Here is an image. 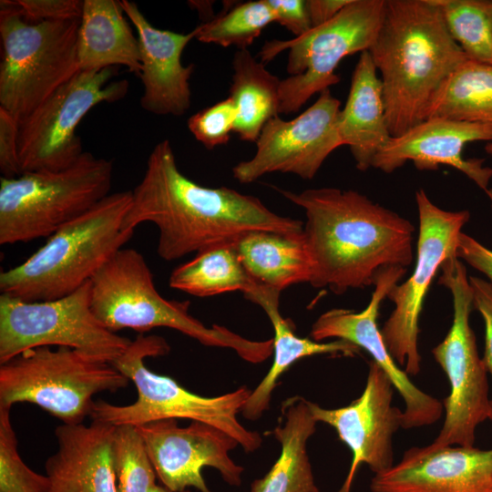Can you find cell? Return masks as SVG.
<instances>
[{"label":"cell","instance_id":"18","mask_svg":"<svg viewBox=\"0 0 492 492\" xmlns=\"http://www.w3.org/2000/svg\"><path fill=\"white\" fill-rule=\"evenodd\" d=\"M394 385L381 367L372 361L362 395L350 405L323 408L308 401L316 422L335 429L339 439L351 450L353 458L348 475L337 492H350L360 464L375 474L394 464L393 436L402 427L400 409L392 405Z\"/></svg>","mask_w":492,"mask_h":492},{"label":"cell","instance_id":"7","mask_svg":"<svg viewBox=\"0 0 492 492\" xmlns=\"http://www.w3.org/2000/svg\"><path fill=\"white\" fill-rule=\"evenodd\" d=\"M0 3V107L20 124L80 71V18L31 23L13 1Z\"/></svg>","mask_w":492,"mask_h":492},{"label":"cell","instance_id":"43","mask_svg":"<svg viewBox=\"0 0 492 492\" xmlns=\"http://www.w3.org/2000/svg\"><path fill=\"white\" fill-rule=\"evenodd\" d=\"M485 150L487 154L492 156V141H489L486 144Z\"/></svg>","mask_w":492,"mask_h":492},{"label":"cell","instance_id":"28","mask_svg":"<svg viewBox=\"0 0 492 492\" xmlns=\"http://www.w3.org/2000/svg\"><path fill=\"white\" fill-rule=\"evenodd\" d=\"M230 97L236 108L233 132L256 142L264 125L279 115L281 79L248 49H238L232 60Z\"/></svg>","mask_w":492,"mask_h":492},{"label":"cell","instance_id":"29","mask_svg":"<svg viewBox=\"0 0 492 492\" xmlns=\"http://www.w3.org/2000/svg\"><path fill=\"white\" fill-rule=\"evenodd\" d=\"M169 284L197 297L234 291L245 294L257 285L242 266L234 243L215 245L197 252L192 260L172 271Z\"/></svg>","mask_w":492,"mask_h":492},{"label":"cell","instance_id":"6","mask_svg":"<svg viewBox=\"0 0 492 492\" xmlns=\"http://www.w3.org/2000/svg\"><path fill=\"white\" fill-rule=\"evenodd\" d=\"M169 350L161 336L138 334L112 364L134 384L137 400L127 405L95 401L89 416L92 421L114 425H140L163 419L199 421L225 432L246 452L256 451L262 442L261 435L248 430L237 418L251 393L249 388L243 385L218 396H202L146 366L147 357L162 356Z\"/></svg>","mask_w":492,"mask_h":492},{"label":"cell","instance_id":"24","mask_svg":"<svg viewBox=\"0 0 492 492\" xmlns=\"http://www.w3.org/2000/svg\"><path fill=\"white\" fill-rule=\"evenodd\" d=\"M280 291L257 284L244 294L249 301L261 306L268 315L274 331L273 362L261 382L251 393L241 413L250 420L258 419L269 407L272 393L280 376L298 360L316 354L354 356L360 348L343 340L317 342L299 337L294 325L279 311Z\"/></svg>","mask_w":492,"mask_h":492},{"label":"cell","instance_id":"13","mask_svg":"<svg viewBox=\"0 0 492 492\" xmlns=\"http://www.w3.org/2000/svg\"><path fill=\"white\" fill-rule=\"evenodd\" d=\"M114 67L80 70L19 124L21 172L60 170L84 152L77 128L96 106L120 100L127 79L111 81Z\"/></svg>","mask_w":492,"mask_h":492},{"label":"cell","instance_id":"23","mask_svg":"<svg viewBox=\"0 0 492 492\" xmlns=\"http://www.w3.org/2000/svg\"><path fill=\"white\" fill-rule=\"evenodd\" d=\"M338 132L361 171L372 168L375 156L392 138L382 81L368 51L360 54L353 72L346 103L338 116Z\"/></svg>","mask_w":492,"mask_h":492},{"label":"cell","instance_id":"12","mask_svg":"<svg viewBox=\"0 0 492 492\" xmlns=\"http://www.w3.org/2000/svg\"><path fill=\"white\" fill-rule=\"evenodd\" d=\"M131 340L108 329L91 307V282L50 301L0 295V364L39 346H64L113 364Z\"/></svg>","mask_w":492,"mask_h":492},{"label":"cell","instance_id":"16","mask_svg":"<svg viewBox=\"0 0 492 492\" xmlns=\"http://www.w3.org/2000/svg\"><path fill=\"white\" fill-rule=\"evenodd\" d=\"M135 426L157 477L171 492H183L190 487L211 492L202 476V469L208 466L217 469L228 484L241 485L243 467L229 456L239 444L225 432L199 421L179 426L177 419Z\"/></svg>","mask_w":492,"mask_h":492},{"label":"cell","instance_id":"21","mask_svg":"<svg viewBox=\"0 0 492 492\" xmlns=\"http://www.w3.org/2000/svg\"><path fill=\"white\" fill-rule=\"evenodd\" d=\"M134 26L139 45L143 85L141 108L159 116H182L190 107V79L194 65L183 66L182 52L197 36V27L182 34L154 27L136 3L120 0Z\"/></svg>","mask_w":492,"mask_h":492},{"label":"cell","instance_id":"3","mask_svg":"<svg viewBox=\"0 0 492 492\" xmlns=\"http://www.w3.org/2000/svg\"><path fill=\"white\" fill-rule=\"evenodd\" d=\"M368 52L381 75L392 137L425 120L440 87L468 60L436 0H384Z\"/></svg>","mask_w":492,"mask_h":492},{"label":"cell","instance_id":"10","mask_svg":"<svg viewBox=\"0 0 492 492\" xmlns=\"http://www.w3.org/2000/svg\"><path fill=\"white\" fill-rule=\"evenodd\" d=\"M384 0H352L329 22L290 40L266 41L256 56L263 64L288 50L281 81L279 114H291L314 94L340 82L335 74L347 56L368 51L380 26Z\"/></svg>","mask_w":492,"mask_h":492},{"label":"cell","instance_id":"8","mask_svg":"<svg viewBox=\"0 0 492 492\" xmlns=\"http://www.w3.org/2000/svg\"><path fill=\"white\" fill-rule=\"evenodd\" d=\"M113 162L84 151L60 170L0 179V244L49 237L109 195Z\"/></svg>","mask_w":492,"mask_h":492},{"label":"cell","instance_id":"19","mask_svg":"<svg viewBox=\"0 0 492 492\" xmlns=\"http://www.w3.org/2000/svg\"><path fill=\"white\" fill-rule=\"evenodd\" d=\"M475 141H492V125L430 118L392 137L375 156L372 168L392 173L408 160L419 170H436L440 165H447L483 190L492 206V168L484 166V159H466L462 153L467 143Z\"/></svg>","mask_w":492,"mask_h":492},{"label":"cell","instance_id":"25","mask_svg":"<svg viewBox=\"0 0 492 492\" xmlns=\"http://www.w3.org/2000/svg\"><path fill=\"white\" fill-rule=\"evenodd\" d=\"M118 0H84L77 35L79 69L123 66L139 77L140 52Z\"/></svg>","mask_w":492,"mask_h":492},{"label":"cell","instance_id":"30","mask_svg":"<svg viewBox=\"0 0 492 492\" xmlns=\"http://www.w3.org/2000/svg\"><path fill=\"white\" fill-rule=\"evenodd\" d=\"M430 118L492 125V65L466 60L458 67L434 97Z\"/></svg>","mask_w":492,"mask_h":492},{"label":"cell","instance_id":"9","mask_svg":"<svg viewBox=\"0 0 492 492\" xmlns=\"http://www.w3.org/2000/svg\"><path fill=\"white\" fill-rule=\"evenodd\" d=\"M130 380L112 364L59 346L26 350L0 364V406L31 403L67 425L90 416L101 392L115 393Z\"/></svg>","mask_w":492,"mask_h":492},{"label":"cell","instance_id":"42","mask_svg":"<svg viewBox=\"0 0 492 492\" xmlns=\"http://www.w3.org/2000/svg\"><path fill=\"white\" fill-rule=\"evenodd\" d=\"M149 492H171L170 490H169L167 487H160V486H158V485H155L151 490ZM183 492H190V490H185Z\"/></svg>","mask_w":492,"mask_h":492},{"label":"cell","instance_id":"33","mask_svg":"<svg viewBox=\"0 0 492 492\" xmlns=\"http://www.w3.org/2000/svg\"><path fill=\"white\" fill-rule=\"evenodd\" d=\"M113 451L118 492H149L157 485V474L135 425H116Z\"/></svg>","mask_w":492,"mask_h":492},{"label":"cell","instance_id":"20","mask_svg":"<svg viewBox=\"0 0 492 492\" xmlns=\"http://www.w3.org/2000/svg\"><path fill=\"white\" fill-rule=\"evenodd\" d=\"M372 492H492V449L412 447L389 469L375 474Z\"/></svg>","mask_w":492,"mask_h":492},{"label":"cell","instance_id":"1","mask_svg":"<svg viewBox=\"0 0 492 492\" xmlns=\"http://www.w3.org/2000/svg\"><path fill=\"white\" fill-rule=\"evenodd\" d=\"M124 219V231L141 223L157 226L159 256L174 261L220 244H233L244 234L267 231L301 235L303 223L269 210L258 198L225 186L209 188L178 168L171 143L152 149Z\"/></svg>","mask_w":492,"mask_h":492},{"label":"cell","instance_id":"2","mask_svg":"<svg viewBox=\"0 0 492 492\" xmlns=\"http://www.w3.org/2000/svg\"><path fill=\"white\" fill-rule=\"evenodd\" d=\"M279 191L305 211L302 237L314 288L343 294L374 285L387 267L411 264L415 227L392 210L352 190Z\"/></svg>","mask_w":492,"mask_h":492},{"label":"cell","instance_id":"36","mask_svg":"<svg viewBox=\"0 0 492 492\" xmlns=\"http://www.w3.org/2000/svg\"><path fill=\"white\" fill-rule=\"evenodd\" d=\"M24 17L31 23L80 18L83 1L15 0Z\"/></svg>","mask_w":492,"mask_h":492},{"label":"cell","instance_id":"40","mask_svg":"<svg viewBox=\"0 0 492 492\" xmlns=\"http://www.w3.org/2000/svg\"><path fill=\"white\" fill-rule=\"evenodd\" d=\"M456 257L485 274L492 283V250L461 232L458 237Z\"/></svg>","mask_w":492,"mask_h":492},{"label":"cell","instance_id":"39","mask_svg":"<svg viewBox=\"0 0 492 492\" xmlns=\"http://www.w3.org/2000/svg\"><path fill=\"white\" fill-rule=\"evenodd\" d=\"M276 22L297 36L310 31L313 26L305 0H267Z\"/></svg>","mask_w":492,"mask_h":492},{"label":"cell","instance_id":"27","mask_svg":"<svg viewBox=\"0 0 492 492\" xmlns=\"http://www.w3.org/2000/svg\"><path fill=\"white\" fill-rule=\"evenodd\" d=\"M234 247L245 271L259 285L282 292L311 281L312 261L302 233L254 231L237 240Z\"/></svg>","mask_w":492,"mask_h":492},{"label":"cell","instance_id":"31","mask_svg":"<svg viewBox=\"0 0 492 492\" xmlns=\"http://www.w3.org/2000/svg\"><path fill=\"white\" fill-rule=\"evenodd\" d=\"M446 28L468 60L492 65V1L436 0Z\"/></svg>","mask_w":492,"mask_h":492},{"label":"cell","instance_id":"14","mask_svg":"<svg viewBox=\"0 0 492 492\" xmlns=\"http://www.w3.org/2000/svg\"><path fill=\"white\" fill-rule=\"evenodd\" d=\"M415 201L419 220L415 267L407 281L395 285L387 294L395 308L381 329L389 353L412 375L421 369L418 321L425 298L442 263L456 255L458 237L470 218L466 210L439 208L424 189L415 192Z\"/></svg>","mask_w":492,"mask_h":492},{"label":"cell","instance_id":"32","mask_svg":"<svg viewBox=\"0 0 492 492\" xmlns=\"http://www.w3.org/2000/svg\"><path fill=\"white\" fill-rule=\"evenodd\" d=\"M273 22L275 15L267 0L247 1L199 25L196 39L223 47L247 49Z\"/></svg>","mask_w":492,"mask_h":492},{"label":"cell","instance_id":"35","mask_svg":"<svg viewBox=\"0 0 492 492\" xmlns=\"http://www.w3.org/2000/svg\"><path fill=\"white\" fill-rule=\"evenodd\" d=\"M236 120V108L229 97L190 116L188 128L206 149L227 144Z\"/></svg>","mask_w":492,"mask_h":492},{"label":"cell","instance_id":"11","mask_svg":"<svg viewBox=\"0 0 492 492\" xmlns=\"http://www.w3.org/2000/svg\"><path fill=\"white\" fill-rule=\"evenodd\" d=\"M440 269L438 282L449 290L454 313L446 336L432 353L447 376L450 392L443 402V426L431 444L472 447L477 427L490 415L487 371L469 323L474 306L466 269L456 255L447 258Z\"/></svg>","mask_w":492,"mask_h":492},{"label":"cell","instance_id":"22","mask_svg":"<svg viewBox=\"0 0 492 492\" xmlns=\"http://www.w3.org/2000/svg\"><path fill=\"white\" fill-rule=\"evenodd\" d=\"M115 428L97 421L58 425L57 451L45 464L51 492H118Z\"/></svg>","mask_w":492,"mask_h":492},{"label":"cell","instance_id":"37","mask_svg":"<svg viewBox=\"0 0 492 492\" xmlns=\"http://www.w3.org/2000/svg\"><path fill=\"white\" fill-rule=\"evenodd\" d=\"M19 130L17 119L0 107V171L6 179L22 174L19 163Z\"/></svg>","mask_w":492,"mask_h":492},{"label":"cell","instance_id":"34","mask_svg":"<svg viewBox=\"0 0 492 492\" xmlns=\"http://www.w3.org/2000/svg\"><path fill=\"white\" fill-rule=\"evenodd\" d=\"M10 412V407L0 406V492H51L47 476L22 460Z\"/></svg>","mask_w":492,"mask_h":492},{"label":"cell","instance_id":"41","mask_svg":"<svg viewBox=\"0 0 492 492\" xmlns=\"http://www.w3.org/2000/svg\"><path fill=\"white\" fill-rule=\"evenodd\" d=\"M352 0H306V7L313 28L332 20Z\"/></svg>","mask_w":492,"mask_h":492},{"label":"cell","instance_id":"17","mask_svg":"<svg viewBox=\"0 0 492 492\" xmlns=\"http://www.w3.org/2000/svg\"><path fill=\"white\" fill-rule=\"evenodd\" d=\"M406 268L392 266L384 269L374 282V291L365 309L354 312L332 309L321 314L311 329V338L343 340L365 350L386 374L405 402L401 425L404 429L429 425L442 415L443 404L420 390L401 370L389 353L377 325L382 301L405 275Z\"/></svg>","mask_w":492,"mask_h":492},{"label":"cell","instance_id":"4","mask_svg":"<svg viewBox=\"0 0 492 492\" xmlns=\"http://www.w3.org/2000/svg\"><path fill=\"white\" fill-rule=\"evenodd\" d=\"M131 200V190L110 193L61 227L24 262L0 273L1 293L50 301L90 282L133 236L122 229Z\"/></svg>","mask_w":492,"mask_h":492},{"label":"cell","instance_id":"5","mask_svg":"<svg viewBox=\"0 0 492 492\" xmlns=\"http://www.w3.org/2000/svg\"><path fill=\"white\" fill-rule=\"evenodd\" d=\"M91 307L110 331L174 329L203 345L232 349L241 358L259 364L273 352V341H251L213 324L206 326L189 313V301H170L159 294L143 255L120 249L92 278Z\"/></svg>","mask_w":492,"mask_h":492},{"label":"cell","instance_id":"38","mask_svg":"<svg viewBox=\"0 0 492 492\" xmlns=\"http://www.w3.org/2000/svg\"><path fill=\"white\" fill-rule=\"evenodd\" d=\"M469 283L473 295V306L481 314L485 323V353L482 359L487 373L492 377V283L475 276H469ZM488 419L492 423V398Z\"/></svg>","mask_w":492,"mask_h":492},{"label":"cell","instance_id":"26","mask_svg":"<svg viewBox=\"0 0 492 492\" xmlns=\"http://www.w3.org/2000/svg\"><path fill=\"white\" fill-rule=\"evenodd\" d=\"M282 415L272 430L282 446L280 456L269 472L251 484L250 492H319L306 449L317 423L308 400L301 396L286 399Z\"/></svg>","mask_w":492,"mask_h":492},{"label":"cell","instance_id":"15","mask_svg":"<svg viewBox=\"0 0 492 492\" xmlns=\"http://www.w3.org/2000/svg\"><path fill=\"white\" fill-rule=\"evenodd\" d=\"M340 101L330 89L292 120L276 116L263 127L256 152L232 169L234 179L251 183L272 172L292 173L312 179L327 157L343 146L338 132Z\"/></svg>","mask_w":492,"mask_h":492}]
</instances>
